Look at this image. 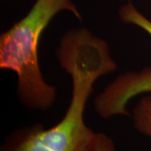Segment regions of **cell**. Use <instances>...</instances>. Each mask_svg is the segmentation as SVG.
Wrapping results in <instances>:
<instances>
[{
    "label": "cell",
    "mask_w": 151,
    "mask_h": 151,
    "mask_svg": "<svg viewBox=\"0 0 151 151\" xmlns=\"http://www.w3.org/2000/svg\"><path fill=\"white\" fill-rule=\"evenodd\" d=\"M64 10L81 19L72 0H35L27 14L0 37V68L16 73L19 98L33 110L48 109L56 97V88L44 79L38 51L42 32Z\"/></svg>",
    "instance_id": "1"
},
{
    "label": "cell",
    "mask_w": 151,
    "mask_h": 151,
    "mask_svg": "<svg viewBox=\"0 0 151 151\" xmlns=\"http://www.w3.org/2000/svg\"><path fill=\"white\" fill-rule=\"evenodd\" d=\"M119 16L122 22L136 25L151 36V20L143 15L132 3L120 7ZM143 93H151V67L119 76L96 97L95 110L105 119L118 115H129V102Z\"/></svg>",
    "instance_id": "2"
},
{
    "label": "cell",
    "mask_w": 151,
    "mask_h": 151,
    "mask_svg": "<svg viewBox=\"0 0 151 151\" xmlns=\"http://www.w3.org/2000/svg\"><path fill=\"white\" fill-rule=\"evenodd\" d=\"M134 125L137 131L151 141V94L142 97L133 110Z\"/></svg>",
    "instance_id": "3"
},
{
    "label": "cell",
    "mask_w": 151,
    "mask_h": 151,
    "mask_svg": "<svg viewBox=\"0 0 151 151\" xmlns=\"http://www.w3.org/2000/svg\"><path fill=\"white\" fill-rule=\"evenodd\" d=\"M91 151H116L113 141L103 133H97Z\"/></svg>",
    "instance_id": "4"
}]
</instances>
